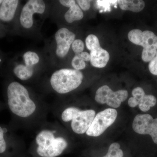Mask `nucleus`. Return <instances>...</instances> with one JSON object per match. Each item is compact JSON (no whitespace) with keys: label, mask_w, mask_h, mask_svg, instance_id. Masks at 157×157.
<instances>
[{"label":"nucleus","mask_w":157,"mask_h":157,"mask_svg":"<svg viewBox=\"0 0 157 157\" xmlns=\"http://www.w3.org/2000/svg\"><path fill=\"white\" fill-rule=\"evenodd\" d=\"M117 116V111L113 108H108L99 112L95 117L86 132V135L92 137L100 136L115 122Z\"/></svg>","instance_id":"6e6552de"},{"label":"nucleus","mask_w":157,"mask_h":157,"mask_svg":"<svg viewBox=\"0 0 157 157\" xmlns=\"http://www.w3.org/2000/svg\"><path fill=\"white\" fill-rule=\"evenodd\" d=\"M80 109L74 107H70L67 108L63 111L61 117L63 121L69 122L72 121L76 113Z\"/></svg>","instance_id":"aec40b11"},{"label":"nucleus","mask_w":157,"mask_h":157,"mask_svg":"<svg viewBox=\"0 0 157 157\" xmlns=\"http://www.w3.org/2000/svg\"><path fill=\"white\" fill-rule=\"evenodd\" d=\"M118 4L122 10L134 12H140L145 7V3L142 0H121L119 1Z\"/></svg>","instance_id":"2eb2a0df"},{"label":"nucleus","mask_w":157,"mask_h":157,"mask_svg":"<svg viewBox=\"0 0 157 157\" xmlns=\"http://www.w3.org/2000/svg\"><path fill=\"white\" fill-rule=\"evenodd\" d=\"M96 113L93 109L79 110L71 122L73 132L77 134L86 133L92 123Z\"/></svg>","instance_id":"ddd939ff"},{"label":"nucleus","mask_w":157,"mask_h":157,"mask_svg":"<svg viewBox=\"0 0 157 157\" xmlns=\"http://www.w3.org/2000/svg\"><path fill=\"white\" fill-rule=\"evenodd\" d=\"M3 0H0V6H1V4Z\"/></svg>","instance_id":"c85d7f7f"},{"label":"nucleus","mask_w":157,"mask_h":157,"mask_svg":"<svg viewBox=\"0 0 157 157\" xmlns=\"http://www.w3.org/2000/svg\"><path fill=\"white\" fill-rule=\"evenodd\" d=\"M37 153L42 157H56L67 147V140L62 137H55L52 132L44 130L36 137Z\"/></svg>","instance_id":"423d86ee"},{"label":"nucleus","mask_w":157,"mask_h":157,"mask_svg":"<svg viewBox=\"0 0 157 157\" xmlns=\"http://www.w3.org/2000/svg\"><path fill=\"white\" fill-rule=\"evenodd\" d=\"M51 74L49 84L54 91L61 94H67L78 88L84 76L80 70L67 67L53 69Z\"/></svg>","instance_id":"39448f33"},{"label":"nucleus","mask_w":157,"mask_h":157,"mask_svg":"<svg viewBox=\"0 0 157 157\" xmlns=\"http://www.w3.org/2000/svg\"><path fill=\"white\" fill-rule=\"evenodd\" d=\"M8 59V57L6 54L3 52L0 49V70H2L3 66Z\"/></svg>","instance_id":"393cba45"},{"label":"nucleus","mask_w":157,"mask_h":157,"mask_svg":"<svg viewBox=\"0 0 157 157\" xmlns=\"http://www.w3.org/2000/svg\"><path fill=\"white\" fill-rule=\"evenodd\" d=\"M76 3L83 11H87L90 8L91 1L87 0H77Z\"/></svg>","instance_id":"b1692460"},{"label":"nucleus","mask_w":157,"mask_h":157,"mask_svg":"<svg viewBox=\"0 0 157 157\" xmlns=\"http://www.w3.org/2000/svg\"><path fill=\"white\" fill-rule=\"evenodd\" d=\"M85 44L90 51L91 64L96 68L106 67L109 60V55L107 51L101 48L98 37L90 34L86 38Z\"/></svg>","instance_id":"1a4fd4ad"},{"label":"nucleus","mask_w":157,"mask_h":157,"mask_svg":"<svg viewBox=\"0 0 157 157\" xmlns=\"http://www.w3.org/2000/svg\"><path fill=\"white\" fill-rule=\"evenodd\" d=\"M76 35L66 26L58 27L52 36L45 40L42 49L48 60L50 70L64 68V62L70 53Z\"/></svg>","instance_id":"7ed1b4c3"},{"label":"nucleus","mask_w":157,"mask_h":157,"mask_svg":"<svg viewBox=\"0 0 157 157\" xmlns=\"http://www.w3.org/2000/svg\"><path fill=\"white\" fill-rule=\"evenodd\" d=\"M7 132L6 128L0 125V154L3 153L7 150V141L6 138Z\"/></svg>","instance_id":"412c9836"},{"label":"nucleus","mask_w":157,"mask_h":157,"mask_svg":"<svg viewBox=\"0 0 157 157\" xmlns=\"http://www.w3.org/2000/svg\"><path fill=\"white\" fill-rule=\"evenodd\" d=\"M148 68L151 73L157 75V52L155 56L150 62Z\"/></svg>","instance_id":"5701e85b"},{"label":"nucleus","mask_w":157,"mask_h":157,"mask_svg":"<svg viewBox=\"0 0 157 157\" xmlns=\"http://www.w3.org/2000/svg\"><path fill=\"white\" fill-rule=\"evenodd\" d=\"M132 128L140 135H149L157 144V118L153 119L148 114H137L134 118Z\"/></svg>","instance_id":"f8f14e48"},{"label":"nucleus","mask_w":157,"mask_h":157,"mask_svg":"<svg viewBox=\"0 0 157 157\" xmlns=\"http://www.w3.org/2000/svg\"><path fill=\"white\" fill-rule=\"evenodd\" d=\"M128 104L129 106L130 107H132V108L136 107V106L138 105V102L134 97L130 98L128 101Z\"/></svg>","instance_id":"cd10ccee"},{"label":"nucleus","mask_w":157,"mask_h":157,"mask_svg":"<svg viewBox=\"0 0 157 157\" xmlns=\"http://www.w3.org/2000/svg\"><path fill=\"white\" fill-rule=\"evenodd\" d=\"M142 36L143 32L137 29L132 30L128 34L129 41L135 45L140 46H141L142 44Z\"/></svg>","instance_id":"f3484780"},{"label":"nucleus","mask_w":157,"mask_h":157,"mask_svg":"<svg viewBox=\"0 0 157 157\" xmlns=\"http://www.w3.org/2000/svg\"><path fill=\"white\" fill-rule=\"evenodd\" d=\"M8 34L7 29L2 23L0 22V39L5 37Z\"/></svg>","instance_id":"bb28decb"},{"label":"nucleus","mask_w":157,"mask_h":157,"mask_svg":"<svg viewBox=\"0 0 157 157\" xmlns=\"http://www.w3.org/2000/svg\"><path fill=\"white\" fill-rule=\"evenodd\" d=\"M80 57L85 62H90L91 59L90 55L86 52L83 51L81 53L79 54Z\"/></svg>","instance_id":"a878e982"},{"label":"nucleus","mask_w":157,"mask_h":157,"mask_svg":"<svg viewBox=\"0 0 157 157\" xmlns=\"http://www.w3.org/2000/svg\"><path fill=\"white\" fill-rule=\"evenodd\" d=\"M120 144L118 143H113L110 144L107 154L102 157H123V152L120 149Z\"/></svg>","instance_id":"a211bd4d"},{"label":"nucleus","mask_w":157,"mask_h":157,"mask_svg":"<svg viewBox=\"0 0 157 157\" xmlns=\"http://www.w3.org/2000/svg\"><path fill=\"white\" fill-rule=\"evenodd\" d=\"M51 2L28 0L22 5L10 34L33 39H42L41 29L50 16Z\"/></svg>","instance_id":"f257e3e1"},{"label":"nucleus","mask_w":157,"mask_h":157,"mask_svg":"<svg viewBox=\"0 0 157 157\" xmlns=\"http://www.w3.org/2000/svg\"><path fill=\"white\" fill-rule=\"evenodd\" d=\"M71 64L73 69L80 71L86 67V62L82 59L79 54L74 55L71 60Z\"/></svg>","instance_id":"6ab92c4d"},{"label":"nucleus","mask_w":157,"mask_h":157,"mask_svg":"<svg viewBox=\"0 0 157 157\" xmlns=\"http://www.w3.org/2000/svg\"><path fill=\"white\" fill-rule=\"evenodd\" d=\"M84 42L80 39H75L71 45V49L74 55L81 53L84 51Z\"/></svg>","instance_id":"4be33fe9"},{"label":"nucleus","mask_w":157,"mask_h":157,"mask_svg":"<svg viewBox=\"0 0 157 157\" xmlns=\"http://www.w3.org/2000/svg\"><path fill=\"white\" fill-rule=\"evenodd\" d=\"M22 81L31 80L37 74L50 70L43 50L30 48L7 59L2 69Z\"/></svg>","instance_id":"f03ea898"},{"label":"nucleus","mask_w":157,"mask_h":157,"mask_svg":"<svg viewBox=\"0 0 157 157\" xmlns=\"http://www.w3.org/2000/svg\"><path fill=\"white\" fill-rule=\"evenodd\" d=\"M141 46L143 47V50L157 51V36L151 31H144Z\"/></svg>","instance_id":"4468645a"},{"label":"nucleus","mask_w":157,"mask_h":157,"mask_svg":"<svg viewBox=\"0 0 157 157\" xmlns=\"http://www.w3.org/2000/svg\"><path fill=\"white\" fill-rule=\"evenodd\" d=\"M59 2L67 9L65 12L52 7L50 17L58 27L62 26L64 22L72 24L81 20L84 13L75 0H59Z\"/></svg>","instance_id":"0eeeda50"},{"label":"nucleus","mask_w":157,"mask_h":157,"mask_svg":"<svg viewBox=\"0 0 157 157\" xmlns=\"http://www.w3.org/2000/svg\"><path fill=\"white\" fill-rule=\"evenodd\" d=\"M6 96L9 109L14 115L28 117L36 111V106L28 90L18 82H9L6 86Z\"/></svg>","instance_id":"20e7f679"},{"label":"nucleus","mask_w":157,"mask_h":157,"mask_svg":"<svg viewBox=\"0 0 157 157\" xmlns=\"http://www.w3.org/2000/svg\"><path fill=\"white\" fill-rule=\"evenodd\" d=\"M137 102L139 109L143 112H147L155 105L157 99L154 96L145 94L138 99Z\"/></svg>","instance_id":"dca6fc26"},{"label":"nucleus","mask_w":157,"mask_h":157,"mask_svg":"<svg viewBox=\"0 0 157 157\" xmlns=\"http://www.w3.org/2000/svg\"><path fill=\"white\" fill-rule=\"evenodd\" d=\"M22 5L18 0H4L0 6V22L10 34Z\"/></svg>","instance_id":"9b49d317"},{"label":"nucleus","mask_w":157,"mask_h":157,"mask_svg":"<svg viewBox=\"0 0 157 157\" xmlns=\"http://www.w3.org/2000/svg\"><path fill=\"white\" fill-rule=\"evenodd\" d=\"M128 95L126 90L114 92L108 86L104 85L97 90L95 99L99 104H106L109 107L116 108L121 106V102L126 100Z\"/></svg>","instance_id":"9d476101"}]
</instances>
